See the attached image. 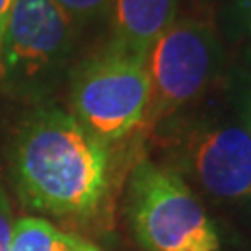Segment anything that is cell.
Instances as JSON below:
<instances>
[{
  "mask_svg": "<svg viewBox=\"0 0 251 251\" xmlns=\"http://www.w3.org/2000/svg\"><path fill=\"white\" fill-rule=\"evenodd\" d=\"M11 175L26 208L84 224L102 210L110 194L108 144L73 114L36 108L15 132Z\"/></svg>",
  "mask_w": 251,
  "mask_h": 251,
  "instance_id": "6da1fadb",
  "label": "cell"
},
{
  "mask_svg": "<svg viewBox=\"0 0 251 251\" xmlns=\"http://www.w3.org/2000/svg\"><path fill=\"white\" fill-rule=\"evenodd\" d=\"M78 21L56 0H17L0 49V86L19 99L47 97L69 67Z\"/></svg>",
  "mask_w": 251,
  "mask_h": 251,
  "instance_id": "7a4b0ae2",
  "label": "cell"
},
{
  "mask_svg": "<svg viewBox=\"0 0 251 251\" xmlns=\"http://www.w3.org/2000/svg\"><path fill=\"white\" fill-rule=\"evenodd\" d=\"M126 206L145 251H220L214 224L171 168L140 162L130 175Z\"/></svg>",
  "mask_w": 251,
  "mask_h": 251,
  "instance_id": "3957f363",
  "label": "cell"
},
{
  "mask_svg": "<svg viewBox=\"0 0 251 251\" xmlns=\"http://www.w3.org/2000/svg\"><path fill=\"white\" fill-rule=\"evenodd\" d=\"M149 97L145 58L116 45L80 63L73 75V116L108 145L144 125Z\"/></svg>",
  "mask_w": 251,
  "mask_h": 251,
  "instance_id": "277c9868",
  "label": "cell"
},
{
  "mask_svg": "<svg viewBox=\"0 0 251 251\" xmlns=\"http://www.w3.org/2000/svg\"><path fill=\"white\" fill-rule=\"evenodd\" d=\"M216 47L210 28L198 21H175L149 49V108L145 121H156L188 104L206 88L214 73Z\"/></svg>",
  "mask_w": 251,
  "mask_h": 251,
  "instance_id": "5b68a950",
  "label": "cell"
},
{
  "mask_svg": "<svg viewBox=\"0 0 251 251\" xmlns=\"http://www.w3.org/2000/svg\"><path fill=\"white\" fill-rule=\"evenodd\" d=\"M182 173L218 199L251 198V138L233 125L194 126L171 144Z\"/></svg>",
  "mask_w": 251,
  "mask_h": 251,
  "instance_id": "8992f818",
  "label": "cell"
},
{
  "mask_svg": "<svg viewBox=\"0 0 251 251\" xmlns=\"http://www.w3.org/2000/svg\"><path fill=\"white\" fill-rule=\"evenodd\" d=\"M112 45L145 58L175 23V0H112Z\"/></svg>",
  "mask_w": 251,
  "mask_h": 251,
  "instance_id": "52a82bcc",
  "label": "cell"
},
{
  "mask_svg": "<svg viewBox=\"0 0 251 251\" xmlns=\"http://www.w3.org/2000/svg\"><path fill=\"white\" fill-rule=\"evenodd\" d=\"M82 238L54 227L36 216L21 218L13 225L9 251H73Z\"/></svg>",
  "mask_w": 251,
  "mask_h": 251,
  "instance_id": "ba28073f",
  "label": "cell"
},
{
  "mask_svg": "<svg viewBox=\"0 0 251 251\" xmlns=\"http://www.w3.org/2000/svg\"><path fill=\"white\" fill-rule=\"evenodd\" d=\"M78 23L93 21L110 13L112 0H56Z\"/></svg>",
  "mask_w": 251,
  "mask_h": 251,
  "instance_id": "9c48e42d",
  "label": "cell"
},
{
  "mask_svg": "<svg viewBox=\"0 0 251 251\" xmlns=\"http://www.w3.org/2000/svg\"><path fill=\"white\" fill-rule=\"evenodd\" d=\"M13 216L9 199L4 188L0 186V251H9L11 248V236H13Z\"/></svg>",
  "mask_w": 251,
  "mask_h": 251,
  "instance_id": "30bf717a",
  "label": "cell"
},
{
  "mask_svg": "<svg viewBox=\"0 0 251 251\" xmlns=\"http://www.w3.org/2000/svg\"><path fill=\"white\" fill-rule=\"evenodd\" d=\"M17 0H0V49H2V39H4V32L11 17V11L15 8Z\"/></svg>",
  "mask_w": 251,
  "mask_h": 251,
  "instance_id": "8fae6325",
  "label": "cell"
},
{
  "mask_svg": "<svg viewBox=\"0 0 251 251\" xmlns=\"http://www.w3.org/2000/svg\"><path fill=\"white\" fill-rule=\"evenodd\" d=\"M73 251H100V250L95 246V244H91V242H88V240H84V238H82L80 242H78V246H76Z\"/></svg>",
  "mask_w": 251,
  "mask_h": 251,
  "instance_id": "7c38bea8",
  "label": "cell"
},
{
  "mask_svg": "<svg viewBox=\"0 0 251 251\" xmlns=\"http://www.w3.org/2000/svg\"><path fill=\"white\" fill-rule=\"evenodd\" d=\"M242 11H244V19L248 23V26L251 30V0H242Z\"/></svg>",
  "mask_w": 251,
  "mask_h": 251,
  "instance_id": "4fadbf2b",
  "label": "cell"
},
{
  "mask_svg": "<svg viewBox=\"0 0 251 251\" xmlns=\"http://www.w3.org/2000/svg\"><path fill=\"white\" fill-rule=\"evenodd\" d=\"M246 132L251 138V100L248 102V110H246Z\"/></svg>",
  "mask_w": 251,
  "mask_h": 251,
  "instance_id": "5bb4252c",
  "label": "cell"
}]
</instances>
